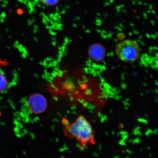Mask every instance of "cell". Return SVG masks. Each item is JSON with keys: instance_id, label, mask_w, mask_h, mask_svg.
<instances>
[{"instance_id": "52a82bcc", "label": "cell", "mask_w": 158, "mask_h": 158, "mask_svg": "<svg viewBox=\"0 0 158 158\" xmlns=\"http://www.w3.org/2000/svg\"><path fill=\"white\" fill-rule=\"evenodd\" d=\"M138 121H139L140 122H142V123H147V120L145 119H143V118H139V119H138Z\"/></svg>"}, {"instance_id": "277c9868", "label": "cell", "mask_w": 158, "mask_h": 158, "mask_svg": "<svg viewBox=\"0 0 158 158\" xmlns=\"http://www.w3.org/2000/svg\"><path fill=\"white\" fill-rule=\"evenodd\" d=\"M106 49L100 43H97L91 45L88 50L89 57L92 61L100 62L105 58Z\"/></svg>"}, {"instance_id": "3957f363", "label": "cell", "mask_w": 158, "mask_h": 158, "mask_svg": "<svg viewBox=\"0 0 158 158\" xmlns=\"http://www.w3.org/2000/svg\"><path fill=\"white\" fill-rule=\"evenodd\" d=\"M27 105L31 113L38 114L43 113L46 110L48 104L46 98L42 94H34L27 99Z\"/></svg>"}, {"instance_id": "5b68a950", "label": "cell", "mask_w": 158, "mask_h": 158, "mask_svg": "<svg viewBox=\"0 0 158 158\" xmlns=\"http://www.w3.org/2000/svg\"><path fill=\"white\" fill-rule=\"evenodd\" d=\"M8 81L3 71L0 69V93L2 92L7 87Z\"/></svg>"}, {"instance_id": "6da1fadb", "label": "cell", "mask_w": 158, "mask_h": 158, "mask_svg": "<svg viewBox=\"0 0 158 158\" xmlns=\"http://www.w3.org/2000/svg\"><path fill=\"white\" fill-rule=\"evenodd\" d=\"M64 135L69 138H74L82 143V147L93 140L94 136L91 126L83 116H80L73 123L64 128Z\"/></svg>"}, {"instance_id": "7a4b0ae2", "label": "cell", "mask_w": 158, "mask_h": 158, "mask_svg": "<svg viewBox=\"0 0 158 158\" xmlns=\"http://www.w3.org/2000/svg\"><path fill=\"white\" fill-rule=\"evenodd\" d=\"M115 52L118 58L126 62L137 61L141 54L139 45L136 41L130 39L118 43L116 45Z\"/></svg>"}, {"instance_id": "8992f818", "label": "cell", "mask_w": 158, "mask_h": 158, "mask_svg": "<svg viewBox=\"0 0 158 158\" xmlns=\"http://www.w3.org/2000/svg\"><path fill=\"white\" fill-rule=\"evenodd\" d=\"M45 3L50 6H54L58 2L59 0H44Z\"/></svg>"}]
</instances>
